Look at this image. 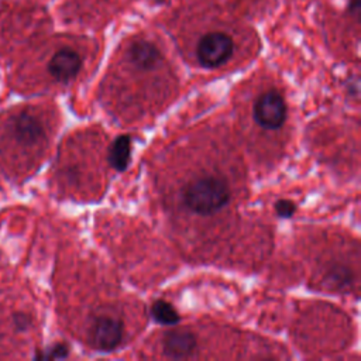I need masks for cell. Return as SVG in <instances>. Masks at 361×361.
Listing matches in <instances>:
<instances>
[{
	"instance_id": "10",
	"label": "cell",
	"mask_w": 361,
	"mask_h": 361,
	"mask_svg": "<svg viewBox=\"0 0 361 361\" xmlns=\"http://www.w3.org/2000/svg\"><path fill=\"white\" fill-rule=\"evenodd\" d=\"M151 313L154 316V319L161 323V324H166V326H171V324H175L179 322V314L178 312L175 310V307L165 302V300H157L154 305H152V309H151Z\"/></svg>"
},
{
	"instance_id": "2",
	"label": "cell",
	"mask_w": 361,
	"mask_h": 361,
	"mask_svg": "<svg viewBox=\"0 0 361 361\" xmlns=\"http://www.w3.org/2000/svg\"><path fill=\"white\" fill-rule=\"evenodd\" d=\"M234 44L230 35L224 32H209L199 39L196 55L202 66L217 68L227 62L233 55Z\"/></svg>"
},
{
	"instance_id": "12",
	"label": "cell",
	"mask_w": 361,
	"mask_h": 361,
	"mask_svg": "<svg viewBox=\"0 0 361 361\" xmlns=\"http://www.w3.org/2000/svg\"><path fill=\"white\" fill-rule=\"evenodd\" d=\"M275 210L281 217H290L295 213L296 206L290 200H278L275 204Z\"/></svg>"
},
{
	"instance_id": "3",
	"label": "cell",
	"mask_w": 361,
	"mask_h": 361,
	"mask_svg": "<svg viewBox=\"0 0 361 361\" xmlns=\"http://www.w3.org/2000/svg\"><path fill=\"white\" fill-rule=\"evenodd\" d=\"M254 117L255 121L267 130L279 128L286 117V104L283 97L275 90L262 93L255 102Z\"/></svg>"
},
{
	"instance_id": "4",
	"label": "cell",
	"mask_w": 361,
	"mask_h": 361,
	"mask_svg": "<svg viewBox=\"0 0 361 361\" xmlns=\"http://www.w3.org/2000/svg\"><path fill=\"white\" fill-rule=\"evenodd\" d=\"M123 338V324L116 317L100 316L92 327V340L96 348L102 351L114 350Z\"/></svg>"
},
{
	"instance_id": "5",
	"label": "cell",
	"mask_w": 361,
	"mask_h": 361,
	"mask_svg": "<svg viewBox=\"0 0 361 361\" xmlns=\"http://www.w3.org/2000/svg\"><path fill=\"white\" fill-rule=\"evenodd\" d=\"M11 135L23 145H34L44 138L45 130L37 116L24 111L13 118Z\"/></svg>"
},
{
	"instance_id": "13",
	"label": "cell",
	"mask_w": 361,
	"mask_h": 361,
	"mask_svg": "<svg viewBox=\"0 0 361 361\" xmlns=\"http://www.w3.org/2000/svg\"><path fill=\"white\" fill-rule=\"evenodd\" d=\"M14 324L18 330H25L30 326V317L27 314L18 313L14 316Z\"/></svg>"
},
{
	"instance_id": "1",
	"label": "cell",
	"mask_w": 361,
	"mask_h": 361,
	"mask_svg": "<svg viewBox=\"0 0 361 361\" xmlns=\"http://www.w3.org/2000/svg\"><path fill=\"white\" fill-rule=\"evenodd\" d=\"M230 199V189L219 176H204L189 183L183 193L185 204L195 213L209 214L221 209Z\"/></svg>"
},
{
	"instance_id": "8",
	"label": "cell",
	"mask_w": 361,
	"mask_h": 361,
	"mask_svg": "<svg viewBox=\"0 0 361 361\" xmlns=\"http://www.w3.org/2000/svg\"><path fill=\"white\" fill-rule=\"evenodd\" d=\"M196 345L195 337L189 331H171L165 334L164 351L171 358H183L193 353Z\"/></svg>"
},
{
	"instance_id": "7",
	"label": "cell",
	"mask_w": 361,
	"mask_h": 361,
	"mask_svg": "<svg viewBox=\"0 0 361 361\" xmlns=\"http://www.w3.org/2000/svg\"><path fill=\"white\" fill-rule=\"evenodd\" d=\"M128 58L131 63L140 69H152L161 59V54L158 48L145 39H138L133 42L128 49Z\"/></svg>"
},
{
	"instance_id": "6",
	"label": "cell",
	"mask_w": 361,
	"mask_h": 361,
	"mask_svg": "<svg viewBox=\"0 0 361 361\" xmlns=\"http://www.w3.org/2000/svg\"><path fill=\"white\" fill-rule=\"evenodd\" d=\"M80 68L82 58L76 51L71 48H62L56 51L48 63L49 73L54 79L59 82H68L73 79L80 71Z\"/></svg>"
},
{
	"instance_id": "9",
	"label": "cell",
	"mask_w": 361,
	"mask_h": 361,
	"mask_svg": "<svg viewBox=\"0 0 361 361\" xmlns=\"http://www.w3.org/2000/svg\"><path fill=\"white\" fill-rule=\"evenodd\" d=\"M130 157H131V138L128 135L117 137L109 152L110 165L116 171L123 172L128 166Z\"/></svg>"
},
{
	"instance_id": "11",
	"label": "cell",
	"mask_w": 361,
	"mask_h": 361,
	"mask_svg": "<svg viewBox=\"0 0 361 361\" xmlns=\"http://www.w3.org/2000/svg\"><path fill=\"white\" fill-rule=\"evenodd\" d=\"M69 353V348L62 344V343H58V344H54L52 347H49L48 350H45L44 353H38L35 355V358H39V360H61V358H65Z\"/></svg>"
}]
</instances>
